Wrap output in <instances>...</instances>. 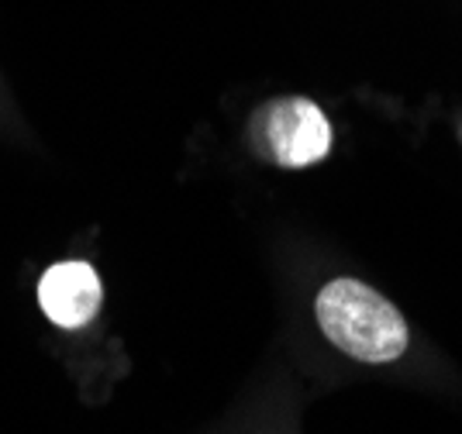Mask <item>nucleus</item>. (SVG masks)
I'll use <instances>...</instances> for the list:
<instances>
[{"instance_id":"1","label":"nucleus","mask_w":462,"mask_h":434,"mask_svg":"<svg viewBox=\"0 0 462 434\" xmlns=\"http://www.w3.org/2000/svg\"><path fill=\"white\" fill-rule=\"evenodd\" d=\"M318 324L335 348L359 362H397L407 352V324L393 303L363 280H331L318 293Z\"/></svg>"},{"instance_id":"2","label":"nucleus","mask_w":462,"mask_h":434,"mask_svg":"<svg viewBox=\"0 0 462 434\" xmlns=\"http://www.w3.org/2000/svg\"><path fill=\"white\" fill-rule=\"evenodd\" d=\"M255 149L270 155L283 170H304L321 162L331 149V125L318 104L304 97L270 100L252 121Z\"/></svg>"},{"instance_id":"3","label":"nucleus","mask_w":462,"mask_h":434,"mask_svg":"<svg viewBox=\"0 0 462 434\" xmlns=\"http://www.w3.org/2000/svg\"><path fill=\"white\" fill-rule=\"evenodd\" d=\"M100 280L94 265L59 263L39 280V303L45 318L59 328H83L100 310Z\"/></svg>"}]
</instances>
